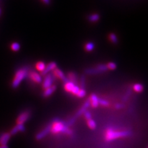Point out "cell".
<instances>
[{"label":"cell","instance_id":"6da1fadb","mask_svg":"<svg viewBox=\"0 0 148 148\" xmlns=\"http://www.w3.org/2000/svg\"><path fill=\"white\" fill-rule=\"evenodd\" d=\"M130 135L128 131H117L112 128H109L105 133V140L107 141H113L115 139L121 137H125Z\"/></svg>","mask_w":148,"mask_h":148},{"label":"cell","instance_id":"7a4b0ae2","mask_svg":"<svg viewBox=\"0 0 148 148\" xmlns=\"http://www.w3.org/2000/svg\"><path fill=\"white\" fill-rule=\"evenodd\" d=\"M52 123L51 132L53 133H58L61 132L62 133L69 134V135H71L72 133V132L70 129L68 128V127L66 125L64 124V123L59 120L58 119H54Z\"/></svg>","mask_w":148,"mask_h":148},{"label":"cell","instance_id":"3957f363","mask_svg":"<svg viewBox=\"0 0 148 148\" xmlns=\"http://www.w3.org/2000/svg\"><path fill=\"white\" fill-rule=\"evenodd\" d=\"M28 74V71L25 68H22L18 69L16 72L15 76L13 78L12 82V86L13 88H16L20 85L21 83L23 81V80L27 77Z\"/></svg>","mask_w":148,"mask_h":148},{"label":"cell","instance_id":"277c9868","mask_svg":"<svg viewBox=\"0 0 148 148\" xmlns=\"http://www.w3.org/2000/svg\"><path fill=\"white\" fill-rule=\"evenodd\" d=\"M108 70V68L107 67V65L101 64L98 66H96L95 68L86 69L85 71V73L87 74H97V73L106 72Z\"/></svg>","mask_w":148,"mask_h":148},{"label":"cell","instance_id":"5b68a950","mask_svg":"<svg viewBox=\"0 0 148 148\" xmlns=\"http://www.w3.org/2000/svg\"><path fill=\"white\" fill-rule=\"evenodd\" d=\"M54 80V75L52 73H47L46 75L43 82V88L44 89L52 86Z\"/></svg>","mask_w":148,"mask_h":148},{"label":"cell","instance_id":"8992f818","mask_svg":"<svg viewBox=\"0 0 148 148\" xmlns=\"http://www.w3.org/2000/svg\"><path fill=\"white\" fill-rule=\"evenodd\" d=\"M30 117V112L29 110H25L24 112H21L18 115L17 119V123H22L24 124L26 122Z\"/></svg>","mask_w":148,"mask_h":148},{"label":"cell","instance_id":"52a82bcc","mask_svg":"<svg viewBox=\"0 0 148 148\" xmlns=\"http://www.w3.org/2000/svg\"><path fill=\"white\" fill-rule=\"evenodd\" d=\"M51 125H48L42 131H41L36 135V139L37 140H40L45 137L48 134L51 132Z\"/></svg>","mask_w":148,"mask_h":148},{"label":"cell","instance_id":"ba28073f","mask_svg":"<svg viewBox=\"0 0 148 148\" xmlns=\"http://www.w3.org/2000/svg\"><path fill=\"white\" fill-rule=\"evenodd\" d=\"M53 74L54 75V77H56L60 78V79H61L64 83L69 81L68 78L64 75V73H63V72L59 69L55 68L53 70Z\"/></svg>","mask_w":148,"mask_h":148},{"label":"cell","instance_id":"9c48e42d","mask_svg":"<svg viewBox=\"0 0 148 148\" xmlns=\"http://www.w3.org/2000/svg\"><path fill=\"white\" fill-rule=\"evenodd\" d=\"M10 133H3L0 135V145H7L11 138Z\"/></svg>","mask_w":148,"mask_h":148},{"label":"cell","instance_id":"30bf717a","mask_svg":"<svg viewBox=\"0 0 148 148\" xmlns=\"http://www.w3.org/2000/svg\"><path fill=\"white\" fill-rule=\"evenodd\" d=\"M25 130V128L22 123H17L16 125L13 127V128L11 130L10 134L11 135H14L17 134L18 132H24Z\"/></svg>","mask_w":148,"mask_h":148},{"label":"cell","instance_id":"8fae6325","mask_svg":"<svg viewBox=\"0 0 148 148\" xmlns=\"http://www.w3.org/2000/svg\"><path fill=\"white\" fill-rule=\"evenodd\" d=\"M56 67H57V64L55 62H50L47 65V66H46L44 70L41 72V74H42L43 75H46V74L48 73L50 71H53L55 68H56Z\"/></svg>","mask_w":148,"mask_h":148},{"label":"cell","instance_id":"7c38bea8","mask_svg":"<svg viewBox=\"0 0 148 148\" xmlns=\"http://www.w3.org/2000/svg\"><path fill=\"white\" fill-rule=\"evenodd\" d=\"M29 76L32 81H34L37 83H40L42 82V78H41V75L35 72H30L29 73Z\"/></svg>","mask_w":148,"mask_h":148},{"label":"cell","instance_id":"4fadbf2b","mask_svg":"<svg viewBox=\"0 0 148 148\" xmlns=\"http://www.w3.org/2000/svg\"><path fill=\"white\" fill-rule=\"evenodd\" d=\"M90 105V99H88L85 102L84 105H83L82 107L80 109V110L77 112V114L75 115V117L80 116L81 115H82L83 113H84L85 111L86 110V109H88V108L89 107Z\"/></svg>","mask_w":148,"mask_h":148},{"label":"cell","instance_id":"5bb4252c","mask_svg":"<svg viewBox=\"0 0 148 148\" xmlns=\"http://www.w3.org/2000/svg\"><path fill=\"white\" fill-rule=\"evenodd\" d=\"M90 104L92 107L94 108H97L99 106V99L97 96L95 94H92L90 96Z\"/></svg>","mask_w":148,"mask_h":148},{"label":"cell","instance_id":"9a60e30c","mask_svg":"<svg viewBox=\"0 0 148 148\" xmlns=\"http://www.w3.org/2000/svg\"><path fill=\"white\" fill-rule=\"evenodd\" d=\"M56 89V86H51L47 88H46L44 92H43V96L44 97H48L53 94V92Z\"/></svg>","mask_w":148,"mask_h":148},{"label":"cell","instance_id":"2e32d148","mask_svg":"<svg viewBox=\"0 0 148 148\" xmlns=\"http://www.w3.org/2000/svg\"><path fill=\"white\" fill-rule=\"evenodd\" d=\"M64 88L68 92H71L73 86H75V83H73V82L71 81H67V82L64 83Z\"/></svg>","mask_w":148,"mask_h":148},{"label":"cell","instance_id":"e0dca14e","mask_svg":"<svg viewBox=\"0 0 148 148\" xmlns=\"http://www.w3.org/2000/svg\"><path fill=\"white\" fill-rule=\"evenodd\" d=\"M67 78L69 81L73 82V83H75V84L77 82V77L76 74L73 72L69 73Z\"/></svg>","mask_w":148,"mask_h":148},{"label":"cell","instance_id":"ac0fdd59","mask_svg":"<svg viewBox=\"0 0 148 148\" xmlns=\"http://www.w3.org/2000/svg\"><path fill=\"white\" fill-rule=\"evenodd\" d=\"M45 67H46L45 63L43 62H41V61H40L38 62H37L36 64V69L38 71H40V72H42L45 69Z\"/></svg>","mask_w":148,"mask_h":148},{"label":"cell","instance_id":"d6986e66","mask_svg":"<svg viewBox=\"0 0 148 148\" xmlns=\"http://www.w3.org/2000/svg\"><path fill=\"white\" fill-rule=\"evenodd\" d=\"M11 49L13 51H18L21 49V45L17 42H14L11 45Z\"/></svg>","mask_w":148,"mask_h":148},{"label":"cell","instance_id":"ffe728a7","mask_svg":"<svg viewBox=\"0 0 148 148\" xmlns=\"http://www.w3.org/2000/svg\"><path fill=\"white\" fill-rule=\"evenodd\" d=\"M88 19L91 22H96L99 19V14H91L89 17Z\"/></svg>","mask_w":148,"mask_h":148},{"label":"cell","instance_id":"44dd1931","mask_svg":"<svg viewBox=\"0 0 148 148\" xmlns=\"http://www.w3.org/2000/svg\"><path fill=\"white\" fill-rule=\"evenodd\" d=\"M95 48V44L92 42L87 43L85 46V49L86 51H91Z\"/></svg>","mask_w":148,"mask_h":148},{"label":"cell","instance_id":"7402d4cb","mask_svg":"<svg viewBox=\"0 0 148 148\" xmlns=\"http://www.w3.org/2000/svg\"><path fill=\"white\" fill-rule=\"evenodd\" d=\"M133 89L136 92H141L143 90V86L140 83H136L133 86Z\"/></svg>","mask_w":148,"mask_h":148},{"label":"cell","instance_id":"603a6c76","mask_svg":"<svg viewBox=\"0 0 148 148\" xmlns=\"http://www.w3.org/2000/svg\"><path fill=\"white\" fill-rule=\"evenodd\" d=\"M88 127L91 128V129H95L96 127V122L94 121L93 120H92L91 119L88 120Z\"/></svg>","mask_w":148,"mask_h":148},{"label":"cell","instance_id":"cb8c5ba5","mask_svg":"<svg viewBox=\"0 0 148 148\" xmlns=\"http://www.w3.org/2000/svg\"><path fill=\"white\" fill-rule=\"evenodd\" d=\"M109 39L111 41V42H112L113 43H117L118 41L117 37L115 34H110L109 35Z\"/></svg>","mask_w":148,"mask_h":148},{"label":"cell","instance_id":"d4e9b609","mask_svg":"<svg viewBox=\"0 0 148 148\" xmlns=\"http://www.w3.org/2000/svg\"><path fill=\"white\" fill-rule=\"evenodd\" d=\"M107 67H108V69H110V70H115V69L117 67V65L114 62H110L108 64Z\"/></svg>","mask_w":148,"mask_h":148},{"label":"cell","instance_id":"484cf974","mask_svg":"<svg viewBox=\"0 0 148 148\" xmlns=\"http://www.w3.org/2000/svg\"><path fill=\"white\" fill-rule=\"evenodd\" d=\"M77 95L78 97H79V98H83V97L85 96L86 95V91L84 89H80Z\"/></svg>","mask_w":148,"mask_h":148},{"label":"cell","instance_id":"4316f807","mask_svg":"<svg viewBox=\"0 0 148 148\" xmlns=\"http://www.w3.org/2000/svg\"><path fill=\"white\" fill-rule=\"evenodd\" d=\"M79 90H80L79 86H77V85H75V86H74L73 88V89H72L71 92H72V94H73V95H77V94L78 93V92L79 91Z\"/></svg>","mask_w":148,"mask_h":148},{"label":"cell","instance_id":"83f0119b","mask_svg":"<svg viewBox=\"0 0 148 148\" xmlns=\"http://www.w3.org/2000/svg\"><path fill=\"white\" fill-rule=\"evenodd\" d=\"M99 104H101V106H109V102L105 99H99Z\"/></svg>","mask_w":148,"mask_h":148},{"label":"cell","instance_id":"f1b7e54d","mask_svg":"<svg viewBox=\"0 0 148 148\" xmlns=\"http://www.w3.org/2000/svg\"><path fill=\"white\" fill-rule=\"evenodd\" d=\"M84 115H85V119H86V120H90V119H91V114H90V112H89V111H87V110H86V111H85L84 112Z\"/></svg>","mask_w":148,"mask_h":148},{"label":"cell","instance_id":"f546056e","mask_svg":"<svg viewBox=\"0 0 148 148\" xmlns=\"http://www.w3.org/2000/svg\"><path fill=\"white\" fill-rule=\"evenodd\" d=\"M85 77L84 76H82L81 77V80H80V86L82 89H84L85 90Z\"/></svg>","mask_w":148,"mask_h":148},{"label":"cell","instance_id":"4dcf8cb0","mask_svg":"<svg viewBox=\"0 0 148 148\" xmlns=\"http://www.w3.org/2000/svg\"><path fill=\"white\" fill-rule=\"evenodd\" d=\"M75 118H76L75 117H73V118H72L70 120H69L68 122H67V124H66V125H67V127L72 125L74 123V122H75Z\"/></svg>","mask_w":148,"mask_h":148},{"label":"cell","instance_id":"1f68e13d","mask_svg":"<svg viewBox=\"0 0 148 148\" xmlns=\"http://www.w3.org/2000/svg\"><path fill=\"white\" fill-rule=\"evenodd\" d=\"M123 107V106L122 104H116L115 105V109H122Z\"/></svg>","mask_w":148,"mask_h":148},{"label":"cell","instance_id":"d6a6232c","mask_svg":"<svg viewBox=\"0 0 148 148\" xmlns=\"http://www.w3.org/2000/svg\"><path fill=\"white\" fill-rule=\"evenodd\" d=\"M0 148H9L7 145H0Z\"/></svg>","mask_w":148,"mask_h":148},{"label":"cell","instance_id":"836d02e7","mask_svg":"<svg viewBox=\"0 0 148 148\" xmlns=\"http://www.w3.org/2000/svg\"><path fill=\"white\" fill-rule=\"evenodd\" d=\"M43 2L46 3V4H48L49 3V0H43Z\"/></svg>","mask_w":148,"mask_h":148},{"label":"cell","instance_id":"e575fe53","mask_svg":"<svg viewBox=\"0 0 148 148\" xmlns=\"http://www.w3.org/2000/svg\"><path fill=\"white\" fill-rule=\"evenodd\" d=\"M1 14H2V9L1 8H0V16H1Z\"/></svg>","mask_w":148,"mask_h":148}]
</instances>
